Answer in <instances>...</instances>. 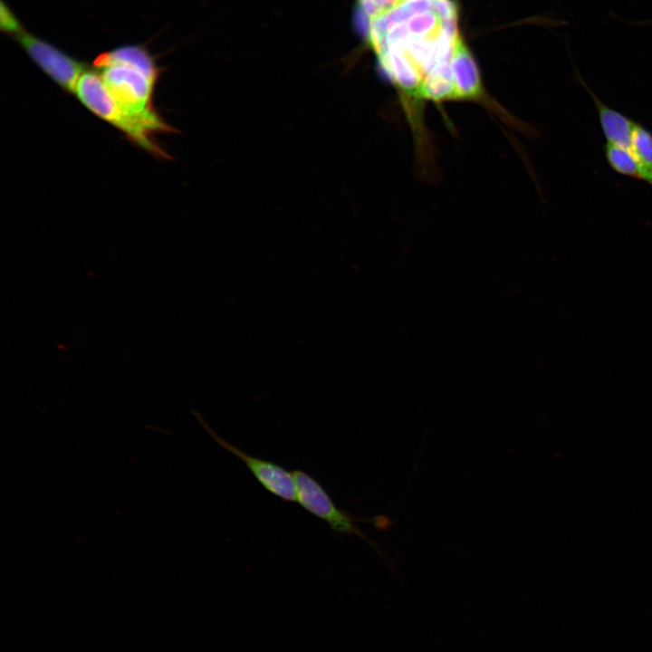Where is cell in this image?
Here are the masks:
<instances>
[{"label": "cell", "mask_w": 652, "mask_h": 652, "mask_svg": "<svg viewBox=\"0 0 652 652\" xmlns=\"http://www.w3.org/2000/svg\"><path fill=\"white\" fill-rule=\"evenodd\" d=\"M451 65L458 101L480 100L484 96L480 72L473 55L462 39L455 47Z\"/></svg>", "instance_id": "obj_6"}, {"label": "cell", "mask_w": 652, "mask_h": 652, "mask_svg": "<svg viewBox=\"0 0 652 652\" xmlns=\"http://www.w3.org/2000/svg\"><path fill=\"white\" fill-rule=\"evenodd\" d=\"M295 483L296 502L314 516L325 521L339 534L355 535L363 539L381 554L358 526L352 514L338 507L323 486L312 475L301 470L292 472Z\"/></svg>", "instance_id": "obj_4"}, {"label": "cell", "mask_w": 652, "mask_h": 652, "mask_svg": "<svg viewBox=\"0 0 652 652\" xmlns=\"http://www.w3.org/2000/svg\"><path fill=\"white\" fill-rule=\"evenodd\" d=\"M362 14L369 20L379 17L400 4L399 0H358Z\"/></svg>", "instance_id": "obj_12"}, {"label": "cell", "mask_w": 652, "mask_h": 652, "mask_svg": "<svg viewBox=\"0 0 652 652\" xmlns=\"http://www.w3.org/2000/svg\"><path fill=\"white\" fill-rule=\"evenodd\" d=\"M74 95L98 118L120 130L129 141L158 159L171 157L157 140V135L175 132L163 117L148 119L124 110L113 99L100 72L89 67L79 78Z\"/></svg>", "instance_id": "obj_1"}, {"label": "cell", "mask_w": 652, "mask_h": 652, "mask_svg": "<svg viewBox=\"0 0 652 652\" xmlns=\"http://www.w3.org/2000/svg\"><path fill=\"white\" fill-rule=\"evenodd\" d=\"M432 10L440 22L457 20V7L453 0H432Z\"/></svg>", "instance_id": "obj_14"}, {"label": "cell", "mask_w": 652, "mask_h": 652, "mask_svg": "<svg viewBox=\"0 0 652 652\" xmlns=\"http://www.w3.org/2000/svg\"><path fill=\"white\" fill-rule=\"evenodd\" d=\"M212 437L226 451L240 459L254 478L272 494L285 502H296L295 483L292 472L273 462L253 456L225 439L208 427Z\"/></svg>", "instance_id": "obj_5"}, {"label": "cell", "mask_w": 652, "mask_h": 652, "mask_svg": "<svg viewBox=\"0 0 652 652\" xmlns=\"http://www.w3.org/2000/svg\"><path fill=\"white\" fill-rule=\"evenodd\" d=\"M12 37L58 87L74 95L79 78L90 66L25 28Z\"/></svg>", "instance_id": "obj_3"}, {"label": "cell", "mask_w": 652, "mask_h": 652, "mask_svg": "<svg viewBox=\"0 0 652 652\" xmlns=\"http://www.w3.org/2000/svg\"><path fill=\"white\" fill-rule=\"evenodd\" d=\"M110 62H122L138 67L157 80H159L162 72L156 58L145 44H123L101 53L94 59L92 67L99 68Z\"/></svg>", "instance_id": "obj_8"}, {"label": "cell", "mask_w": 652, "mask_h": 652, "mask_svg": "<svg viewBox=\"0 0 652 652\" xmlns=\"http://www.w3.org/2000/svg\"><path fill=\"white\" fill-rule=\"evenodd\" d=\"M0 28L11 37L24 28L14 12L3 0L0 7Z\"/></svg>", "instance_id": "obj_13"}, {"label": "cell", "mask_w": 652, "mask_h": 652, "mask_svg": "<svg viewBox=\"0 0 652 652\" xmlns=\"http://www.w3.org/2000/svg\"><path fill=\"white\" fill-rule=\"evenodd\" d=\"M116 102L127 112L148 119L162 116L154 106V92L158 80L138 67L110 62L95 68Z\"/></svg>", "instance_id": "obj_2"}, {"label": "cell", "mask_w": 652, "mask_h": 652, "mask_svg": "<svg viewBox=\"0 0 652 652\" xmlns=\"http://www.w3.org/2000/svg\"><path fill=\"white\" fill-rule=\"evenodd\" d=\"M598 112L606 142L630 149L636 120L605 104L584 82Z\"/></svg>", "instance_id": "obj_7"}, {"label": "cell", "mask_w": 652, "mask_h": 652, "mask_svg": "<svg viewBox=\"0 0 652 652\" xmlns=\"http://www.w3.org/2000/svg\"><path fill=\"white\" fill-rule=\"evenodd\" d=\"M399 1H400V4H401V3H403V2L411 1V0H399Z\"/></svg>", "instance_id": "obj_15"}, {"label": "cell", "mask_w": 652, "mask_h": 652, "mask_svg": "<svg viewBox=\"0 0 652 652\" xmlns=\"http://www.w3.org/2000/svg\"><path fill=\"white\" fill-rule=\"evenodd\" d=\"M603 151L612 170L621 176L641 180L638 161L630 149L606 142Z\"/></svg>", "instance_id": "obj_10"}, {"label": "cell", "mask_w": 652, "mask_h": 652, "mask_svg": "<svg viewBox=\"0 0 652 652\" xmlns=\"http://www.w3.org/2000/svg\"><path fill=\"white\" fill-rule=\"evenodd\" d=\"M630 149L639 165L641 180L652 187V131L640 122H636Z\"/></svg>", "instance_id": "obj_9"}, {"label": "cell", "mask_w": 652, "mask_h": 652, "mask_svg": "<svg viewBox=\"0 0 652 652\" xmlns=\"http://www.w3.org/2000/svg\"><path fill=\"white\" fill-rule=\"evenodd\" d=\"M406 24L412 39H432L440 34V20L432 8L416 14Z\"/></svg>", "instance_id": "obj_11"}]
</instances>
